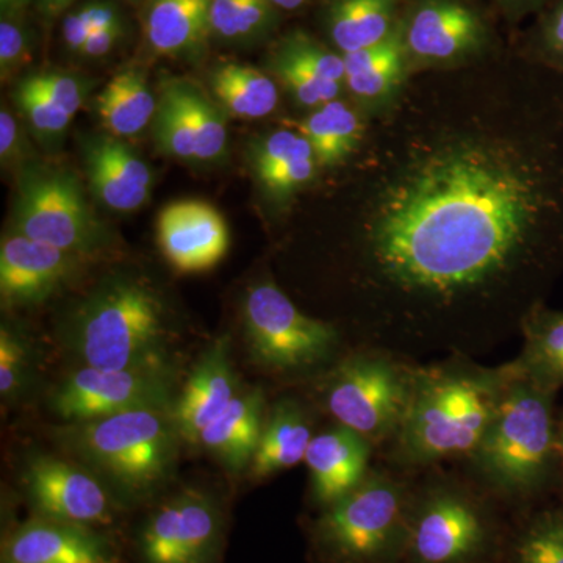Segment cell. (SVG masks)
Returning <instances> with one entry per match:
<instances>
[{"instance_id":"ac0fdd59","label":"cell","mask_w":563,"mask_h":563,"mask_svg":"<svg viewBox=\"0 0 563 563\" xmlns=\"http://www.w3.org/2000/svg\"><path fill=\"white\" fill-rule=\"evenodd\" d=\"M240 391L231 340L220 336L203 351L174 402V421L181 442L196 446L203 429L228 409Z\"/></svg>"},{"instance_id":"8992f818","label":"cell","mask_w":563,"mask_h":563,"mask_svg":"<svg viewBox=\"0 0 563 563\" xmlns=\"http://www.w3.org/2000/svg\"><path fill=\"white\" fill-rule=\"evenodd\" d=\"M372 468L354 490L320 509L309 529L317 563H406L415 483Z\"/></svg>"},{"instance_id":"4316f807","label":"cell","mask_w":563,"mask_h":563,"mask_svg":"<svg viewBox=\"0 0 563 563\" xmlns=\"http://www.w3.org/2000/svg\"><path fill=\"white\" fill-rule=\"evenodd\" d=\"M211 0H155L146 20V36L158 54H192L211 33Z\"/></svg>"},{"instance_id":"7402d4cb","label":"cell","mask_w":563,"mask_h":563,"mask_svg":"<svg viewBox=\"0 0 563 563\" xmlns=\"http://www.w3.org/2000/svg\"><path fill=\"white\" fill-rule=\"evenodd\" d=\"M266 412L262 388H242L228 409L203 429L196 446L217 459L229 473L247 472L261 442Z\"/></svg>"},{"instance_id":"d4e9b609","label":"cell","mask_w":563,"mask_h":563,"mask_svg":"<svg viewBox=\"0 0 563 563\" xmlns=\"http://www.w3.org/2000/svg\"><path fill=\"white\" fill-rule=\"evenodd\" d=\"M402 0H331L325 32L340 54L377 46L398 29Z\"/></svg>"},{"instance_id":"4fadbf2b","label":"cell","mask_w":563,"mask_h":563,"mask_svg":"<svg viewBox=\"0 0 563 563\" xmlns=\"http://www.w3.org/2000/svg\"><path fill=\"white\" fill-rule=\"evenodd\" d=\"M224 515L210 493L187 488L162 503L139 536L141 563H217Z\"/></svg>"},{"instance_id":"60d3db41","label":"cell","mask_w":563,"mask_h":563,"mask_svg":"<svg viewBox=\"0 0 563 563\" xmlns=\"http://www.w3.org/2000/svg\"><path fill=\"white\" fill-rule=\"evenodd\" d=\"M27 51V35L21 25L7 20L0 22V66L3 76H9L11 70L20 68Z\"/></svg>"},{"instance_id":"4dcf8cb0","label":"cell","mask_w":563,"mask_h":563,"mask_svg":"<svg viewBox=\"0 0 563 563\" xmlns=\"http://www.w3.org/2000/svg\"><path fill=\"white\" fill-rule=\"evenodd\" d=\"M158 147L179 161L196 162L195 133L181 96L180 81L165 85L154 117Z\"/></svg>"},{"instance_id":"ffe728a7","label":"cell","mask_w":563,"mask_h":563,"mask_svg":"<svg viewBox=\"0 0 563 563\" xmlns=\"http://www.w3.org/2000/svg\"><path fill=\"white\" fill-rule=\"evenodd\" d=\"M84 152L91 190L103 206L125 213L150 199L151 168L128 143L117 136H95Z\"/></svg>"},{"instance_id":"74e56055","label":"cell","mask_w":563,"mask_h":563,"mask_svg":"<svg viewBox=\"0 0 563 563\" xmlns=\"http://www.w3.org/2000/svg\"><path fill=\"white\" fill-rule=\"evenodd\" d=\"M277 57L296 63L302 68L312 70L324 79L336 81L344 85L346 80V69H344L343 55L340 52L329 51L320 43L303 35V33H292L277 49Z\"/></svg>"},{"instance_id":"ba28073f","label":"cell","mask_w":563,"mask_h":563,"mask_svg":"<svg viewBox=\"0 0 563 563\" xmlns=\"http://www.w3.org/2000/svg\"><path fill=\"white\" fill-rule=\"evenodd\" d=\"M417 365L383 347L363 346L322 374V407L335 424L357 432L374 450L388 446L409 407Z\"/></svg>"},{"instance_id":"7dc6e473","label":"cell","mask_w":563,"mask_h":563,"mask_svg":"<svg viewBox=\"0 0 563 563\" xmlns=\"http://www.w3.org/2000/svg\"><path fill=\"white\" fill-rule=\"evenodd\" d=\"M74 0H40L41 10L44 13L58 14L60 11L68 9Z\"/></svg>"},{"instance_id":"f907efd6","label":"cell","mask_w":563,"mask_h":563,"mask_svg":"<svg viewBox=\"0 0 563 563\" xmlns=\"http://www.w3.org/2000/svg\"><path fill=\"white\" fill-rule=\"evenodd\" d=\"M27 0H0L3 9H20Z\"/></svg>"},{"instance_id":"277c9868","label":"cell","mask_w":563,"mask_h":563,"mask_svg":"<svg viewBox=\"0 0 563 563\" xmlns=\"http://www.w3.org/2000/svg\"><path fill=\"white\" fill-rule=\"evenodd\" d=\"M174 407H147L68 422L58 442L79 459L121 504L154 498L172 481L181 442Z\"/></svg>"},{"instance_id":"d6a6232c","label":"cell","mask_w":563,"mask_h":563,"mask_svg":"<svg viewBox=\"0 0 563 563\" xmlns=\"http://www.w3.org/2000/svg\"><path fill=\"white\" fill-rule=\"evenodd\" d=\"M180 90L195 133L196 162L218 161L228 144L224 114L192 85L180 81Z\"/></svg>"},{"instance_id":"7c38bea8","label":"cell","mask_w":563,"mask_h":563,"mask_svg":"<svg viewBox=\"0 0 563 563\" xmlns=\"http://www.w3.org/2000/svg\"><path fill=\"white\" fill-rule=\"evenodd\" d=\"M176 383L172 362L124 369L84 365L57 385L51 406L66 422L95 420L147 407H174Z\"/></svg>"},{"instance_id":"cb8c5ba5","label":"cell","mask_w":563,"mask_h":563,"mask_svg":"<svg viewBox=\"0 0 563 563\" xmlns=\"http://www.w3.org/2000/svg\"><path fill=\"white\" fill-rule=\"evenodd\" d=\"M368 122V114L357 103L340 98L295 122V131L306 136L313 147L318 166L333 169L346 165L361 150Z\"/></svg>"},{"instance_id":"603a6c76","label":"cell","mask_w":563,"mask_h":563,"mask_svg":"<svg viewBox=\"0 0 563 563\" xmlns=\"http://www.w3.org/2000/svg\"><path fill=\"white\" fill-rule=\"evenodd\" d=\"M313 435L306 407L295 398L277 399L266 412L261 442L247 474L254 481H263L299 465Z\"/></svg>"},{"instance_id":"f35d334b","label":"cell","mask_w":563,"mask_h":563,"mask_svg":"<svg viewBox=\"0 0 563 563\" xmlns=\"http://www.w3.org/2000/svg\"><path fill=\"white\" fill-rule=\"evenodd\" d=\"M533 57L563 73V0L544 13L533 41Z\"/></svg>"},{"instance_id":"30bf717a","label":"cell","mask_w":563,"mask_h":563,"mask_svg":"<svg viewBox=\"0 0 563 563\" xmlns=\"http://www.w3.org/2000/svg\"><path fill=\"white\" fill-rule=\"evenodd\" d=\"M14 232L85 258L109 242L79 179L68 169L32 165L22 169L13 207Z\"/></svg>"},{"instance_id":"f546056e","label":"cell","mask_w":563,"mask_h":563,"mask_svg":"<svg viewBox=\"0 0 563 563\" xmlns=\"http://www.w3.org/2000/svg\"><path fill=\"white\" fill-rule=\"evenodd\" d=\"M501 563H563V506L520 515L510 528Z\"/></svg>"},{"instance_id":"e575fe53","label":"cell","mask_w":563,"mask_h":563,"mask_svg":"<svg viewBox=\"0 0 563 563\" xmlns=\"http://www.w3.org/2000/svg\"><path fill=\"white\" fill-rule=\"evenodd\" d=\"M272 66L285 90L290 92L291 98L306 109H318L324 103L342 98L343 91H346L344 85L324 79L312 70L277 57V55H274Z\"/></svg>"},{"instance_id":"9c48e42d","label":"cell","mask_w":563,"mask_h":563,"mask_svg":"<svg viewBox=\"0 0 563 563\" xmlns=\"http://www.w3.org/2000/svg\"><path fill=\"white\" fill-rule=\"evenodd\" d=\"M243 324L252 361L266 372L299 376L339 361V325L303 313L273 280L252 285Z\"/></svg>"},{"instance_id":"1f68e13d","label":"cell","mask_w":563,"mask_h":563,"mask_svg":"<svg viewBox=\"0 0 563 563\" xmlns=\"http://www.w3.org/2000/svg\"><path fill=\"white\" fill-rule=\"evenodd\" d=\"M274 9L269 0H211V33L222 40L255 38L272 29Z\"/></svg>"},{"instance_id":"6da1fadb","label":"cell","mask_w":563,"mask_h":563,"mask_svg":"<svg viewBox=\"0 0 563 563\" xmlns=\"http://www.w3.org/2000/svg\"><path fill=\"white\" fill-rule=\"evenodd\" d=\"M365 346L487 354L563 266V73L501 47L412 74L350 162Z\"/></svg>"},{"instance_id":"7bdbcfd3","label":"cell","mask_w":563,"mask_h":563,"mask_svg":"<svg viewBox=\"0 0 563 563\" xmlns=\"http://www.w3.org/2000/svg\"><path fill=\"white\" fill-rule=\"evenodd\" d=\"M122 36V24L114 25V27L102 29V31L92 32L88 36L87 43L80 49V54L85 57H102L113 49L114 44L118 43Z\"/></svg>"},{"instance_id":"b9f144b4","label":"cell","mask_w":563,"mask_h":563,"mask_svg":"<svg viewBox=\"0 0 563 563\" xmlns=\"http://www.w3.org/2000/svg\"><path fill=\"white\" fill-rule=\"evenodd\" d=\"M79 11L81 20L90 27L91 33L102 31V29L114 27L120 25V14L110 3L92 2L81 7Z\"/></svg>"},{"instance_id":"f1b7e54d","label":"cell","mask_w":563,"mask_h":563,"mask_svg":"<svg viewBox=\"0 0 563 563\" xmlns=\"http://www.w3.org/2000/svg\"><path fill=\"white\" fill-rule=\"evenodd\" d=\"M211 88L229 113L246 120L269 117L279 103L276 81L251 66H221L213 73Z\"/></svg>"},{"instance_id":"44dd1931","label":"cell","mask_w":563,"mask_h":563,"mask_svg":"<svg viewBox=\"0 0 563 563\" xmlns=\"http://www.w3.org/2000/svg\"><path fill=\"white\" fill-rule=\"evenodd\" d=\"M343 60L344 88L368 117L390 106L412 76L398 29L384 43L344 54Z\"/></svg>"},{"instance_id":"8fae6325","label":"cell","mask_w":563,"mask_h":563,"mask_svg":"<svg viewBox=\"0 0 563 563\" xmlns=\"http://www.w3.org/2000/svg\"><path fill=\"white\" fill-rule=\"evenodd\" d=\"M398 35L410 74L462 68L499 49L473 0H402Z\"/></svg>"},{"instance_id":"83f0119b","label":"cell","mask_w":563,"mask_h":563,"mask_svg":"<svg viewBox=\"0 0 563 563\" xmlns=\"http://www.w3.org/2000/svg\"><path fill=\"white\" fill-rule=\"evenodd\" d=\"M146 74L131 68L117 74L96 99V111L106 131L117 139L139 135L157 113Z\"/></svg>"},{"instance_id":"ee69618b","label":"cell","mask_w":563,"mask_h":563,"mask_svg":"<svg viewBox=\"0 0 563 563\" xmlns=\"http://www.w3.org/2000/svg\"><path fill=\"white\" fill-rule=\"evenodd\" d=\"M20 151V132L18 122L7 110L0 113V157L9 163Z\"/></svg>"},{"instance_id":"836d02e7","label":"cell","mask_w":563,"mask_h":563,"mask_svg":"<svg viewBox=\"0 0 563 563\" xmlns=\"http://www.w3.org/2000/svg\"><path fill=\"white\" fill-rule=\"evenodd\" d=\"M33 350L24 335L10 324L0 329V398L14 402L32 379Z\"/></svg>"},{"instance_id":"52a82bcc","label":"cell","mask_w":563,"mask_h":563,"mask_svg":"<svg viewBox=\"0 0 563 563\" xmlns=\"http://www.w3.org/2000/svg\"><path fill=\"white\" fill-rule=\"evenodd\" d=\"M66 342L73 354L92 368L124 369L169 362L165 306L144 282L111 277L77 307Z\"/></svg>"},{"instance_id":"d6986e66","label":"cell","mask_w":563,"mask_h":563,"mask_svg":"<svg viewBox=\"0 0 563 563\" xmlns=\"http://www.w3.org/2000/svg\"><path fill=\"white\" fill-rule=\"evenodd\" d=\"M373 451L368 440L335 422L332 428L314 433L303 459L314 506L324 509L361 485L372 470Z\"/></svg>"},{"instance_id":"5bb4252c","label":"cell","mask_w":563,"mask_h":563,"mask_svg":"<svg viewBox=\"0 0 563 563\" xmlns=\"http://www.w3.org/2000/svg\"><path fill=\"white\" fill-rule=\"evenodd\" d=\"M22 488L33 515L101 528L117 517V496L87 466L47 454L29 455Z\"/></svg>"},{"instance_id":"d590c367","label":"cell","mask_w":563,"mask_h":563,"mask_svg":"<svg viewBox=\"0 0 563 563\" xmlns=\"http://www.w3.org/2000/svg\"><path fill=\"white\" fill-rule=\"evenodd\" d=\"M14 99L33 131L43 139H58L73 121V117L57 102L52 101L49 96L41 91L29 77L18 85Z\"/></svg>"},{"instance_id":"c3c4849f","label":"cell","mask_w":563,"mask_h":563,"mask_svg":"<svg viewBox=\"0 0 563 563\" xmlns=\"http://www.w3.org/2000/svg\"><path fill=\"white\" fill-rule=\"evenodd\" d=\"M269 2H272L276 9L292 11L301 9L306 0H269Z\"/></svg>"},{"instance_id":"ab89813d","label":"cell","mask_w":563,"mask_h":563,"mask_svg":"<svg viewBox=\"0 0 563 563\" xmlns=\"http://www.w3.org/2000/svg\"><path fill=\"white\" fill-rule=\"evenodd\" d=\"M40 88L46 92L52 101L57 102L66 113L74 118L79 111L81 103L87 98L88 87L84 81L73 76L58 73H43L29 77Z\"/></svg>"},{"instance_id":"2e32d148","label":"cell","mask_w":563,"mask_h":563,"mask_svg":"<svg viewBox=\"0 0 563 563\" xmlns=\"http://www.w3.org/2000/svg\"><path fill=\"white\" fill-rule=\"evenodd\" d=\"M81 258L21 233L0 246V296L5 307L36 306L51 298L76 273Z\"/></svg>"},{"instance_id":"681fc988","label":"cell","mask_w":563,"mask_h":563,"mask_svg":"<svg viewBox=\"0 0 563 563\" xmlns=\"http://www.w3.org/2000/svg\"><path fill=\"white\" fill-rule=\"evenodd\" d=\"M558 442H559V463H561L562 470H563V417H562V420L559 421Z\"/></svg>"},{"instance_id":"3957f363","label":"cell","mask_w":563,"mask_h":563,"mask_svg":"<svg viewBox=\"0 0 563 563\" xmlns=\"http://www.w3.org/2000/svg\"><path fill=\"white\" fill-rule=\"evenodd\" d=\"M554 396L514 363L512 379L490 426L463 461L474 483L506 509L523 512L551 483L559 463Z\"/></svg>"},{"instance_id":"8d00e7d4","label":"cell","mask_w":563,"mask_h":563,"mask_svg":"<svg viewBox=\"0 0 563 563\" xmlns=\"http://www.w3.org/2000/svg\"><path fill=\"white\" fill-rule=\"evenodd\" d=\"M307 158H317L313 147L301 133L287 131V129L263 136L252 150V166L257 179L282 166L307 161Z\"/></svg>"},{"instance_id":"5b68a950","label":"cell","mask_w":563,"mask_h":563,"mask_svg":"<svg viewBox=\"0 0 563 563\" xmlns=\"http://www.w3.org/2000/svg\"><path fill=\"white\" fill-rule=\"evenodd\" d=\"M506 507L470 479L431 474L415 484L406 563H501Z\"/></svg>"},{"instance_id":"e0dca14e","label":"cell","mask_w":563,"mask_h":563,"mask_svg":"<svg viewBox=\"0 0 563 563\" xmlns=\"http://www.w3.org/2000/svg\"><path fill=\"white\" fill-rule=\"evenodd\" d=\"M163 255L180 273H202L222 261L231 236L220 211L202 201L169 203L157 221Z\"/></svg>"},{"instance_id":"bcb514c9","label":"cell","mask_w":563,"mask_h":563,"mask_svg":"<svg viewBox=\"0 0 563 563\" xmlns=\"http://www.w3.org/2000/svg\"><path fill=\"white\" fill-rule=\"evenodd\" d=\"M507 21L518 22L547 5L548 0H493Z\"/></svg>"},{"instance_id":"f6af8a7d","label":"cell","mask_w":563,"mask_h":563,"mask_svg":"<svg viewBox=\"0 0 563 563\" xmlns=\"http://www.w3.org/2000/svg\"><path fill=\"white\" fill-rule=\"evenodd\" d=\"M90 35V27L81 20L79 11H74L66 16L63 22V40L70 51L80 52Z\"/></svg>"},{"instance_id":"9a60e30c","label":"cell","mask_w":563,"mask_h":563,"mask_svg":"<svg viewBox=\"0 0 563 563\" xmlns=\"http://www.w3.org/2000/svg\"><path fill=\"white\" fill-rule=\"evenodd\" d=\"M0 563H120V555L98 529L33 515L7 533Z\"/></svg>"},{"instance_id":"7a4b0ae2","label":"cell","mask_w":563,"mask_h":563,"mask_svg":"<svg viewBox=\"0 0 563 563\" xmlns=\"http://www.w3.org/2000/svg\"><path fill=\"white\" fill-rule=\"evenodd\" d=\"M514 363L484 366L468 355L415 369L413 390L401 428L387 446L388 468L421 473L446 461H466L495 417Z\"/></svg>"},{"instance_id":"484cf974","label":"cell","mask_w":563,"mask_h":563,"mask_svg":"<svg viewBox=\"0 0 563 563\" xmlns=\"http://www.w3.org/2000/svg\"><path fill=\"white\" fill-rule=\"evenodd\" d=\"M523 350L515 366L533 383L550 390L563 388V312L548 309L544 303L533 307L521 324Z\"/></svg>"}]
</instances>
